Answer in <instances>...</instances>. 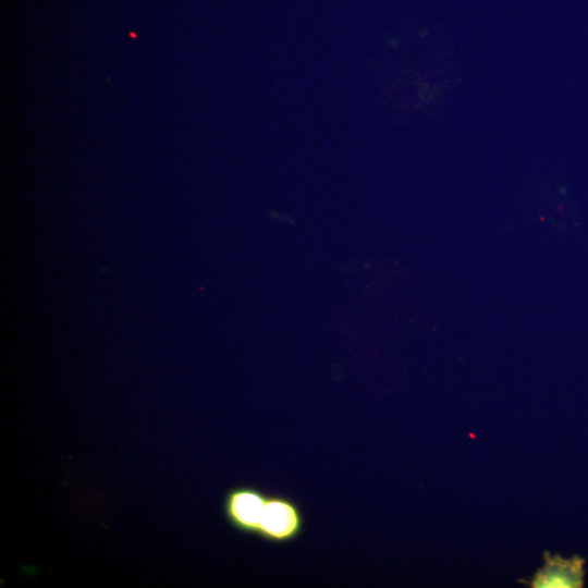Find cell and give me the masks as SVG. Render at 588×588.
I'll list each match as a JSON object with an SVG mask.
<instances>
[{
    "label": "cell",
    "instance_id": "1",
    "mask_svg": "<svg viewBox=\"0 0 588 588\" xmlns=\"http://www.w3.org/2000/svg\"><path fill=\"white\" fill-rule=\"evenodd\" d=\"M304 528L301 505L287 495L269 493L257 538L271 544H287L297 540Z\"/></svg>",
    "mask_w": 588,
    "mask_h": 588
},
{
    "label": "cell",
    "instance_id": "2",
    "mask_svg": "<svg viewBox=\"0 0 588 588\" xmlns=\"http://www.w3.org/2000/svg\"><path fill=\"white\" fill-rule=\"evenodd\" d=\"M269 493L254 486H237L226 491L222 511L236 531L257 537Z\"/></svg>",
    "mask_w": 588,
    "mask_h": 588
},
{
    "label": "cell",
    "instance_id": "3",
    "mask_svg": "<svg viewBox=\"0 0 588 588\" xmlns=\"http://www.w3.org/2000/svg\"><path fill=\"white\" fill-rule=\"evenodd\" d=\"M583 583V561L580 559L564 560L546 554L544 567L531 581L535 588L580 587Z\"/></svg>",
    "mask_w": 588,
    "mask_h": 588
}]
</instances>
